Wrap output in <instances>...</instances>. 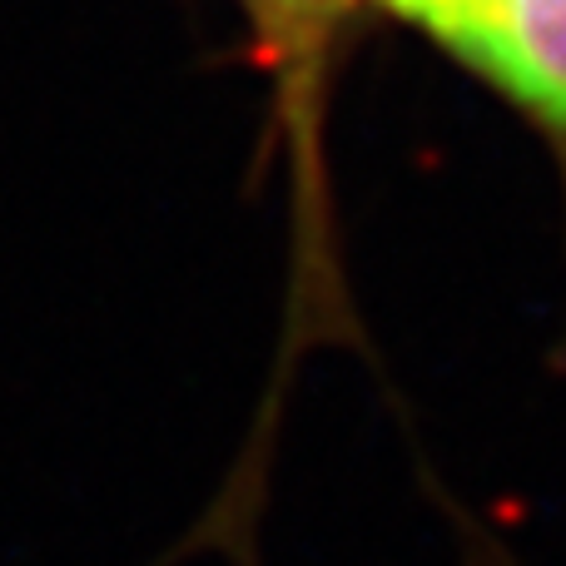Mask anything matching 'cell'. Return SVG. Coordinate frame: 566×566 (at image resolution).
<instances>
[{"instance_id": "1", "label": "cell", "mask_w": 566, "mask_h": 566, "mask_svg": "<svg viewBox=\"0 0 566 566\" xmlns=\"http://www.w3.org/2000/svg\"><path fill=\"white\" fill-rule=\"evenodd\" d=\"M249 15L259 65L274 85V115L289 149V195H293V298H289V338H283V363L274 378V398L293 363L313 343H363L353 298L338 264V234H333V195H328V99L333 75H338L343 45H348L353 20L368 0H239ZM254 428V462H249L244 488L234 492L239 512H254L259 502V472H264V442L269 418Z\"/></svg>"}, {"instance_id": "2", "label": "cell", "mask_w": 566, "mask_h": 566, "mask_svg": "<svg viewBox=\"0 0 566 566\" xmlns=\"http://www.w3.org/2000/svg\"><path fill=\"white\" fill-rule=\"evenodd\" d=\"M452 60L537 129L566 189V0H482L478 25Z\"/></svg>"}, {"instance_id": "3", "label": "cell", "mask_w": 566, "mask_h": 566, "mask_svg": "<svg viewBox=\"0 0 566 566\" xmlns=\"http://www.w3.org/2000/svg\"><path fill=\"white\" fill-rule=\"evenodd\" d=\"M378 6L412 20V25L428 40H438L448 55H458L462 40L472 35V25H478V15H482V0H378Z\"/></svg>"}]
</instances>
